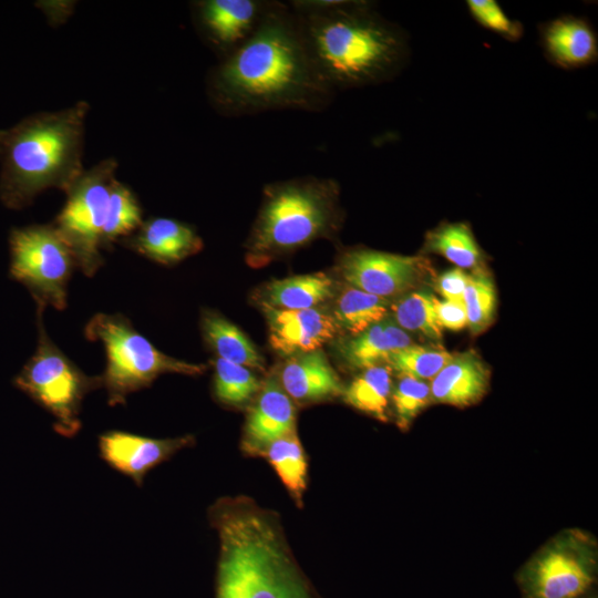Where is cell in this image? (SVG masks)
Wrapping results in <instances>:
<instances>
[{"label": "cell", "instance_id": "obj_29", "mask_svg": "<svg viewBox=\"0 0 598 598\" xmlns=\"http://www.w3.org/2000/svg\"><path fill=\"white\" fill-rule=\"evenodd\" d=\"M214 368V394L225 405H246L254 400L261 388L258 378L244 365L217 358Z\"/></svg>", "mask_w": 598, "mask_h": 598}, {"label": "cell", "instance_id": "obj_1", "mask_svg": "<svg viewBox=\"0 0 598 598\" xmlns=\"http://www.w3.org/2000/svg\"><path fill=\"white\" fill-rule=\"evenodd\" d=\"M334 93L311 59L295 11L280 1H269L251 37L219 59L206 78L210 106L227 117L320 112Z\"/></svg>", "mask_w": 598, "mask_h": 598}, {"label": "cell", "instance_id": "obj_27", "mask_svg": "<svg viewBox=\"0 0 598 598\" xmlns=\"http://www.w3.org/2000/svg\"><path fill=\"white\" fill-rule=\"evenodd\" d=\"M436 298L421 289L404 293L390 305L393 318L403 330L419 332L434 341L442 339V327L435 312Z\"/></svg>", "mask_w": 598, "mask_h": 598}, {"label": "cell", "instance_id": "obj_2", "mask_svg": "<svg viewBox=\"0 0 598 598\" xmlns=\"http://www.w3.org/2000/svg\"><path fill=\"white\" fill-rule=\"evenodd\" d=\"M289 4L316 68L334 92L391 81L409 61L405 32L370 1L296 0Z\"/></svg>", "mask_w": 598, "mask_h": 598}, {"label": "cell", "instance_id": "obj_13", "mask_svg": "<svg viewBox=\"0 0 598 598\" xmlns=\"http://www.w3.org/2000/svg\"><path fill=\"white\" fill-rule=\"evenodd\" d=\"M193 443L192 435L153 439L123 431H109L99 436V451L111 467L141 486L151 470Z\"/></svg>", "mask_w": 598, "mask_h": 598}, {"label": "cell", "instance_id": "obj_23", "mask_svg": "<svg viewBox=\"0 0 598 598\" xmlns=\"http://www.w3.org/2000/svg\"><path fill=\"white\" fill-rule=\"evenodd\" d=\"M261 456L272 466L293 502L302 506L308 485V461L297 431L270 443Z\"/></svg>", "mask_w": 598, "mask_h": 598}, {"label": "cell", "instance_id": "obj_21", "mask_svg": "<svg viewBox=\"0 0 598 598\" xmlns=\"http://www.w3.org/2000/svg\"><path fill=\"white\" fill-rule=\"evenodd\" d=\"M333 280L323 272L274 280L266 286L264 302L279 309H311L333 297Z\"/></svg>", "mask_w": 598, "mask_h": 598}, {"label": "cell", "instance_id": "obj_22", "mask_svg": "<svg viewBox=\"0 0 598 598\" xmlns=\"http://www.w3.org/2000/svg\"><path fill=\"white\" fill-rule=\"evenodd\" d=\"M200 327L205 341L218 358L248 369L264 370V358L252 342L230 321L213 311H205L202 315Z\"/></svg>", "mask_w": 598, "mask_h": 598}, {"label": "cell", "instance_id": "obj_25", "mask_svg": "<svg viewBox=\"0 0 598 598\" xmlns=\"http://www.w3.org/2000/svg\"><path fill=\"white\" fill-rule=\"evenodd\" d=\"M423 250L445 257L458 268H477L483 252L465 223H443L425 235Z\"/></svg>", "mask_w": 598, "mask_h": 598}, {"label": "cell", "instance_id": "obj_18", "mask_svg": "<svg viewBox=\"0 0 598 598\" xmlns=\"http://www.w3.org/2000/svg\"><path fill=\"white\" fill-rule=\"evenodd\" d=\"M489 370L474 351L453 354L430 381L432 401L465 408L477 403L487 392Z\"/></svg>", "mask_w": 598, "mask_h": 598}, {"label": "cell", "instance_id": "obj_9", "mask_svg": "<svg viewBox=\"0 0 598 598\" xmlns=\"http://www.w3.org/2000/svg\"><path fill=\"white\" fill-rule=\"evenodd\" d=\"M117 162L107 157L81 176L65 192L66 200L53 226L69 245L76 267L92 277L104 262L102 237Z\"/></svg>", "mask_w": 598, "mask_h": 598}, {"label": "cell", "instance_id": "obj_14", "mask_svg": "<svg viewBox=\"0 0 598 598\" xmlns=\"http://www.w3.org/2000/svg\"><path fill=\"white\" fill-rule=\"evenodd\" d=\"M269 343L279 354L292 357L321 349L339 332L333 317L320 309L288 310L262 302Z\"/></svg>", "mask_w": 598, "mask_h": 598}, {"label": "cell", "instance_id": "obj_7", "mask_svg": "<svg viewBox=\"0 0 598 598\" xmlns=\"http://www.w3.org/2000/svg\"><path fill=\"white\" fill-rule=\"evenodd\" d=\"M38 307L39 341L34 354L16 378V385L54 419V430L72 437L80 427L84 396L101 388L100 375H86L50 339Z\"/></svg>", "mask_w": 598, "mask_h": 598}, {"label": "cell", "instance_id": "obj_6", "mask_svg": "<svg viewBox=\"0 0 598 598\" xmlns=\"http://www.w3.org/2000/svg\"><path fill=\"white\" fill-rule=\"evenodd\" d=\"M84 334L104 346L106 365L100 378L112 406L124 404L127 395L147 388L163 373L199 375L207 369L161 352L123 315H94Z\"/></svg>", "mask_w": 598, "mask_h": 598}, {"label": "cell", "instance_id": "obj_19", "mask_svg": "<svg viewBox=\"0 0 598 598\" xmlns=\"http://www.w3.org/2000/svg\"><path fill=\"white\" fill-rule=\"evenodd\" d=\"M542 45L548 60L563 69H578L596 62L598 39L590 23L563 16L542 25Z\"/></svg>", "mask_w": 598, "mask_h": 598}, {"label": "cell", "instance_id": "obj_5", "mask_svg": "<svg viewBox=\"0 0 598 598\" xmlns=\"http://www.w3.org/2000/svg\"><path fill=\"white\" fill-rule=\"evenodd\" d=\"M339 195L333 178L302 176L267 184L247 241L249 256L264 260L332 236L342 221Z\"/></svg>", "mask_w": 598, "mask_h": 598}, {"label": "cell", "instance_id": "obj_20", "mask_svg": "<svg viewBox=\"0 0 598 598\" xmlns=\"http://www.w3.org/2000/svg\"><path fill=\"white\" fill-rule=\"evenodd\" d=\"M413 344L412 339L391 319L371 326L362 333L341 343L340 355L351 369L365 370L388 364L390 355Z\"/></svg>", "mask_w": 598, "mask_h": 598}, {"label": "cell", "instance_id": "obj_24", "mask_svg": "<svg viewBox=\"0 0 598 598\" xmlns=\"http://www.w3.org/2000/svg\"><path fill=\"white\" fill-rule=\"evenodd\" d=\"M392 388V369L382 364L363 370L344 388L342 398L352 408L385 422Z\"/></svg>", "mask_w": 598, "mask_h": 598}, {"label": "cell", "instance_id": "obj_37", "mask_svg": "<svg viewBox=\"0 0 598 598\" xmlns=\"http://www.w3.org/2000/svg\"><path fill=\"white\" fill-rule=\"evenodd\" d=\"M588 598H596V597H594V596H590V597H588Z\"/></svg>", "mask_w": 598, "mask_h": 598}, {"label": "cell", "instance_id": "obj_36", "mask_svg": "<svg viewBox=\"0 0 598 598\" xmlns=\"http://www.w3.org/2000/svg\"><path fill=\"white\" fill-rule=\"evenodd\" d=\"M0 143H1V131H0Z\"/></svg>", "mask_w": 598, "mask_h": 598}, {"label": "cell", "instance_id": "obj_28", "mask_svg": "<svg viewBox=\"0 0 598 598\" xmlns=\"http://www.w3.org/2000/svg\"><path fill=\"white\" fill-rule=\"evenodd\" d=\"M142 207L130 187L115 179L113 182L106 223L103 230L102 247L111 245L135 233L143 224Z\"/></svg>", "mask_w": 598, "mask_h": 598}, {"label": "cell", "instance_id": "obj_11", "mask_svg": "<svg viewBox=\"0 0 598 598\" xmlns=\"http://www.w3.org/2000/svg\"><path fill=\"white\" fill-rule=\"evenodd\" d=\"M426 265L422 256L364 248L347 250L339 260L341 275L351 287L385 299L416 287L425 277Z\"/></svg>", "mask_w": 598, "mask_h": 598}, {"label": "cell", "instance_id": "obj_4", "mask_svg": "<svg viewBox=\"0 0 598 598\" xmlns=\"http://www.w3.org/2000/svg\"><path fill=\"white\" fill-rule=\"evenodd\" d=\"M217 536L234 548L249 598H320L292 555L279 517L245 495L209 508Z\"/></svg>", "mask_w": 598, "mask_h": 598}, {"label": "cell", "instance_id": "obj_31", "mask_svg": "<svg viewBox=\"0 0 598 598\" xmlns=\"http://www.w3.org/2000/svg\"><path fill=\"white\" fill-rule=\"evenodd\" d=\"M452 357L442 348L411 344L393 352L388 364L399 375L431 381Z\"/></svg>", "mask_w": 598, "mask_h": 598}, {"label": "cell", "instance_id": "obj_16", "mask_svg": "<svg viewBox=\"0 0 598 598\" xmlns=\"http://www.w3.org/2000/svg\"><path fill=\"white\" fill-rule=\"evenodd\" d=\"M122 244L162 265L179 262L203 248V240L192 226L166 217L144 220Z\"/></svg>", "mask_w": 598, "mask_h": 598}, {"label": "cell", "instance_id": "obj_12", "mask_svg": "<svg viewBox=\"0 0 598 598\" xmlns=\"http://www.w3.org/2000/svg\"><path fill=\"white\" fill-rule=\"evenodd\" d=\"M268 6L269 0H199L190 7L197 32L219 60L251 37Z\"/></svg>", "mask_w": 598, "mask_h": 598}, {"label": "cell", "instance_id": "obj_3", "mask_svg": "<svg viewBox=\"0 0 598 598\" xmlns=\"http://www.w3.org/2000/svg\"><path fill=\"white\" fill-rule=\"evenodd\" d=\"M85 101L60 111L41 112L1 131L0 197L22 208L42 192H66L84 172Z\"/></svg>", "mask_w": 598, "mask_h": 598}, {"label": "cell", "instance_id": "obj_34", "mask_svg": "<svg viewBox=\"0 0 598 598\" xmlns=\"http://www.w3.org/2000/svg\"><path fill=\"white\" fill-rule=\"evenodd\" d=\"M435 312L442 328L458 331L467 327V316L463 302L436 299Z\"/></svg>", "mask_w": 598, "mask_h": 598}, {"label": "cell", "instance_id": "obj_15", "mask_svg": "<svg viewBox=\"0 0 598 598\" xmlns=\"http://www.w3.org/2000/svg\"><path fill=\"white\" fill-rule=\"evenodd\" d=\"M296 431V408L275 374L267 377L246 416L241 448L261 456L267 446Z\"/></svg>", "mask_w": 598, "mask_h": 598}, {"label": "cell", "instance_id": "obj_30", "mask_svg": "<svg viewBox=\"0 0 598 598\" xmlns=\"http://www.w3.org/2000/svg\"><path fill=\"white\" fill-rule=\"evenodd\" d=\"M463 303L472 333H481L492 324L496 310V290L492 276L485 269L477 267L467 276Z\"/></svg>", "mask_w": 598, "mask_h": 598}, {"label": "cell", "instance_id": "obj_17", "mask_svg": "<svg viewBox=\"0 0 598 598\" xmlns=\"http://www.w3.org/2000/svg\"><path fill=\"white\" fill-rule=\"evenodd\" d=\"M279 382L290 399L298 403L337 398L344 390L321 349L290 357L282 367Z\"/></svg>", "mask_w": 598, "mask_h": 598}, {"label": "cell", "instance_id": "obj_35", "mask_svg": "<svg viewBox=\"0 0 598 598\" xmlns=\"http://www.w3.org/2000/svg\"><path fill=\"white\" fill-rule=\"evenodd\" d=\"M467 276L461 268L450 269L439 277L436 288L446 300L463 302Z\"/></svg>", "mask_w": 598, "mask_h": 598}, {"label": "cell", "instance_id": "obj_10", "mask_svg": "<svg viewBox=\"0 0 598 598\" xmlns=\"http://www.w3.org/2000/svg\"><path fill=\"white\" fill-rule=\"evenodd\" d=\"M10 252L11 276L30 290L38 307L63 310L68 300V282L76 262L53 224L13 229Z\"/></svg>", "mask_w": 598, "mask_h": 598}, {"label": "cell", "instance_id": "obj_32", "mask_svg": "<svg viewBox=\"0 0 598 598\" xmlns=\"http://www.w3.org/2000/svg\"><path fill=\"white\" fill-rule=\"evenodd\" d=\"M391 400L396 425L406 431L414 419L433 402L430 381L399 375L396 384L392 388Z\"/></svg>", "mask_w": 598, "mask_h": 598}, {"label": "cell", "instance_id": "obj_26", "mask_svg": "<svg viewBox=\"0 0 598 598\" xmlns=\"http://www.w3.org/2000/svg\"><path fill=\"white\" fill-rule=\"evenodd\" d=\"M390 305L385 298L350 287L339 295L332 317L339 329L354 337L385 319Z\"/></svg>", "mask_w": 598, "mask_h": 598}, {"label": "cell", "instance_id": "obj_33", "mask_svg": "<svg viewBox=\"0 0 598 598\" xmlns=\"http://www.w3.org/2000/svg\"><path fill=\"white\" fill-rule=\"evenodd\" d=\"M466 6L471 16L483 28L508 41H517L522 38L523 24L511 19L496 1L468 0Z\"/></svg>", "mask_w": 598, "mask_h": 598}, {"label": "cell", "instance_id": "obj_8", "mask_svg": "<svg viewBox=\"0 0 598 598\" xmlns=\"http://www.w3.org/2000/svg\"><path fill=\"white\" fill-rule=\"evenodd\" d=\"M597 544L581 529L550 538L519 569L522 598H588L597 579Z\"/></svg>", "mask_w": 598, "mask_h": 598}]
</instances>
